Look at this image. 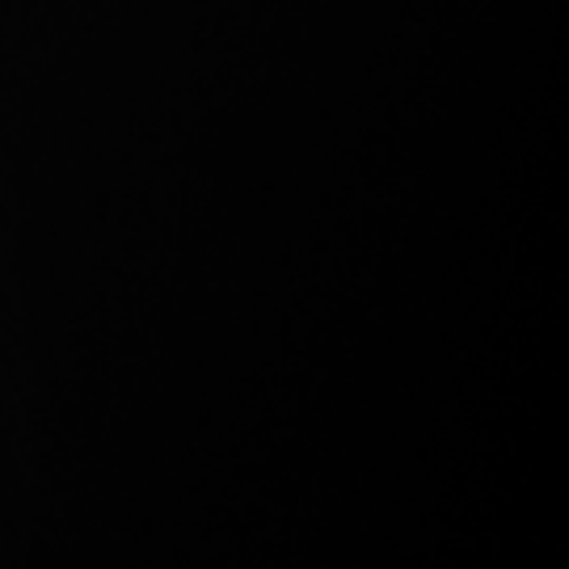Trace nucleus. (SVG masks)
I'll return each instance as SVG.
<instances>
[]
</instances>
